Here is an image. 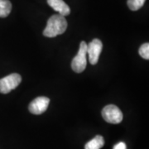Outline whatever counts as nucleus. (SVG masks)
Returning a JSON list of instances; mask_svg holds the SVG:
<instances>
[{
  "mask_svg": "<svg viewBox=\"0 0 149 149\" xmlns=\"http://www.w3.org/2000/svg\"><path fill=\"white\" fill-rule=\"evenodd\" d=\"M102 117L107 123L118 124L122 122L123 113L116 105L109 104L102 110Z\"/></svg>",
  "mask_w": 149,
  "mask_h": 149,
  "instance_id": "nucleus-4",
  "label": "nucleus"
},
{
  "mask_svg": "<svg viewBox=\"0 0 149 149\" xmlns=\"http://www.w3.org/2000/svg\"><path fill=\"white\" fill-rule=\"evenodd\" d=\"M66 28L67 22L65 17L60 14H55L49 18L47 27L43 31V35L47 37H55L63 34Z\"/></svg>",
  "mask_w": 149,
  "mask_h": 149,
  "instance_id": "nucleus-1",
  "label": "nucleus"
},
{
  "mask_svg": "<svg viewBox=\"0 0 149 149\" xmlns=\"http://www.w3.org/2000/svg\"><path fill=\"white\" fill-rule=\"evenodd\" d=\"M104 145V139L100 135H97L91 141L86 143L85 149H100Z\"/></svg>",
  "mask_w": 149,
  "mask_h": 149,
  "instance_id": "nucleus-8",
  "label": "nucleus"
},
{
  "mask_svg": "<svg viewBox=\"0 0 149 149\" xmlns=\"http://www.w3.org/2000/svg\"><path fill=\"white\" fill-rule=\"evenodd\" d=\"M139 55L143 59L148 60L149 59V44L148 43H144L143 44L139 50Z\"/></svg>",
  "mask_w": 149,
  "mask_h": 149,
  "instance_id": "nucleus-11",
  "label": "nucleus"
},
{
  "mask_svg": "<svg viewBox=\"0 0 149 149\" xmlns=\"http://www.w3.org/2000/svg\"><path fill=\"white\" fill-rule=\"evenodd\" d=\"M87 65V44L85 42H81L78 53L71 61V68L76 73L83 72Z\"/></svg>",
  "mask_w": 149,
  "mask_h": 149,
  "instance_id": "nucleus-2",
  "label": "nucleus"
},
{
  "mask_svg": "<svg viewBox=\"0 0 149 149\" xmlns=\"http://www.w3.org/2000/svg\"><path fill=\"white\" fill-rule=\"evenodd\" d=\"M12 10V3L9 0H0V17H6Z\"/></svg>",
  "mask_w": 149,
  "mask_h": 149,
  "instance_id": "nucleus-9",
  "label": "nucleus"
},
{
  "mask_svg": "<svg viewBox=\"0 0 149 149\" xmlns=\"http://www.w3.org/2000/svg\"><path fill=\"white\" fill-rule=\"evenodd\" d=\"M103 49V44L100 39H94L87 45V56L91 65L97 64Z\"/></svg>",
  "mask_w": 149,
  "mask_h": 149,
  "instance_id": "nucleus-5",
  "label": "nucleus"
},
{
  "mask_svg": "<svg viewBox=\"0 0 149 149\" xmlns=\"http://www.w3.org/2000/svg\"><path fill=\"white\" fill-rule=\"evenodd\" d=\"M49 103H50V100L47 97L39 96L30 103L28 107L29 111L36 115L42 114L47 109Z\"/></svg>",
  "mask_w": 149,
  "mask_h": 149,
  "instance_id": "nucleus-6",
  "label": "nucleus"
},
{
  "mask_svg": "<svg viewBox=\"0 0 149 149\" xmlns=\"http://www.w3.org/2000/svg\"><path fill=\"white\" fill-rule=\"evenodd\" d=\"M113 149H127V147H126V144L123 142H119L116 145H114Z\"/></svg>",
  "mask_w": 149,
  "mask_h": 149,
  "instance_id": "nucleus-12",
  "label": "nucleus"
},
{
  "mask_svg": "<svg viewBox=\"0 0 149 149\" xmlns=\"http://www.w3.org/2000/svg\"><path fill=\"white\" fill-rule=\"evenodd\" d=\"M47 3L61 16H68L70 13V7L63 0H47Z\"/></svg>",
  "mask_w": 149,
  "mask_h": 149,
  "instance_id": "nucleus-7",
  "label": "nucleus"
},
{
  "mask_svg": "<svg viewBox=\"0 0 149 149\" xmlns=\"http://www.w3.org/2000/svg\"><path fill=\"white\" fill-rule=\"evenodd\" d=\"M146 0H128V8L132 11H137L140 9L143 6Z\"/></svg>",
  "mask_w": 149,
  "mask_h": 149,
  "instance_id": "nucleus-10",
  "label": "nucleus"
},
{
  "mask_svg": "<svg viewBox=\"0 0 149 149\" xmlns=\"http://www.w3.org/2000/svg\"><path fill=\"white\" fill-rule=\"evenodd\" d=\"M22 77L19 74L13 73L8 74L0 80V93L8 94L13 90L16 89L20 85Z\"/></svg>",
  "mask_w": 149,
  "mask_h": 149,
  "instance_id": "nucleus-3",
  "label": "nucleus"
}]
</instances>
